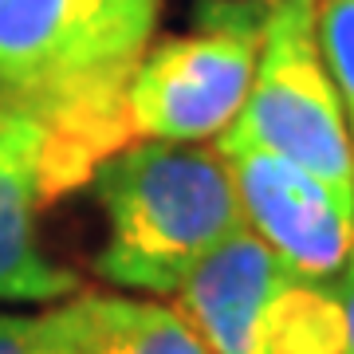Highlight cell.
<instances>
[{"label": "cell", "mask_w": 354, "mask_h": 354, "mask_svg": "<svg viewBox=\"0 0 354 354\" xmlns=\"http://www.w3.org/2000/svg\"><path fill=\"white\" fill-rule=\"evenodd\" d=\"M162 0H0V111L36 122L67 189L134 142L127 95Z\"/></svg>", "instance_id": "1"}, {"label": "cell", "mask_w": 354, "mask_h": 354, "mask_svg": "<svg viewBox=\"0 0 354 354\" xmlns=\"http://www.w3.org/2000/svg\"><path fill=\"white\" fill-rule=\"evenodd\" d=\"M106 241L95 272L130 295H177L225 241L248 228L216 142L134 138L91 174Z\"/></svg>", "instance_id": "2"}, {"label": "cell", "mask_w": 354, "mask_h": 354, "mask_svg": "<svg viewBox=\"0 0 354 354\" xmlns=\"http://www.w3.org/2000/svg\"><path fill=\"white\" fill-rule=\"evenodd\" d=\"M221 153L268 150L304 165L354 216V142L319 48L315 0H272L264 44L236 122L216 138Z\"/></svg>", "instance_id": "3"}, {"label": "cell", "mask_w": 354, "mask_h": 354, "mask_svg": "<svg viewBox=\"0 0 354 354\" xmlns=\"http://www.w3.org/2000/svg\"><path fill=\"white\" fill-rule=\"evenodd\" d=\"M174 304L213 354H346L335 283L291 272L252 228L221 244Z\"/></svg>", "instance_id": "4"}, {"label": "cell", "mask_w": 354, "mask_h": 354, "mask_svg": "<svg viewBox=\"0 0 354 354\" xmlns=\"http://www.w3.org/2000/svg\"><path fill=\"white\" fill-rule=\"evenodd\" d=\"M272 0H205L185 32L153 39L127 95L134 138L216 142L256 75Z\"/></svg>", "instance_id": "5"}, {"label": "cell", "mask_w": 354, "mask_h": 354, "mask_svg": "<svg viewBox=\"0 0 354 354\" xmlns=\"http://www.w3.org/2000/svg\"><path fill=\"white\" fill-rule=\"evenodd\" d=\"M244 221L272 252L307 279L335 283L354 252V216L304 169L268 150L225 153Z\"/></svg>", "instance_id": "6"}, {"label": "cell", "mask_w": 354, "mask_h": 354, "mask_svg": "<svg viewBox=\"0 0 354 354\" xmlns=\"http://www.w3.org/2000/svg\"><path fill=\"white\" fill-rule=\"evenodd\" d=\"M64 185L55 146L36 122L0 111V304H59L79 291V276L39 244V213Z\"/></svg>", "instance_id": "7"}, {"label": "cell", "mask_w": 354, "mask_h": 354, "mask_svg": "<svg viewBox=\"0 0 354 354\" xmlns=\"http://www.w3.org/2000/svg\"><path fill=\"white\" fill-rule=\"evenodd\" d=\"M51 354H213L189 319L165 299L83 291L51 304Z\"/></svg>", "instance_id": "8"}, {"label": "cell", "mask_w": 354, "mask_h": 354, "mask_svg": "<svg viewBox=\"0 0 354 354\" xmlns=\"http://www.w3.org/2000/svg\"><path fill=\"white\" fill-rule=\"evenodd\" d=\"M315 28L354 142V0H315Z\"/></svg>", "instance_id": "9"}, {"label": "cell", "mask_w": 354, "mask_h": 354, "mask_svg": "<svg viewBox=\"0 0 354 354\" xmlns=\"http://www.w3.org/2000/svg\"><path fill=\"white\" fill-rule=\"evenodd\" d=\"M55 319L48 311H0V354H51Z\"/></svg>", "instance_id": "10"}, {"label": "cell", "mask_w": 354, "mask_h": 354, "mask_svg": "<svg viewBox=\"0 0 354 354\" xmlns=\"http://www.w3.org/2000/svg\"><path fill=\"white\" fill-rule=\"evenodd\" d=\"M335 291L342 299V315H346V354H354V252L342 268V276L335 279Z\"/></svg>", "instance_id": "11"}]
</instances>
